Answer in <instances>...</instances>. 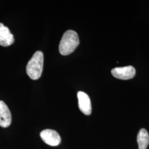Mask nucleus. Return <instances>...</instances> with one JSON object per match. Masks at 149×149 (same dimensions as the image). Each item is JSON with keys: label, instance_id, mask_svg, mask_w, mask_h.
Instances as JSON below:
<instances>
[{"label": "nucleus", "instance_id": "0eeeda50", "mask_svg": "<svg viewBox=\"0 0 149 149\" xmlns=\"http://www.w3.org/2000/svg\"><path fill=\"white\" fill-rule=\"evenodd\" d=\"M15 39L9 28L0 23V45L8 47L14 43Z\"/></svg>", "mask_w": 149, "mask_h": 149}, {"label": "nucleus", "instance_id": "f03ea898", "mask_svg": "<svg viewBox=\"0 0 149 149\" xmlns=\"http://www.w3.org/2000/svg\"><path fill=\"white\" fill-rule=\"evenodd\" d=\"M44 55L41 51H37L33 54L28 61L26 67L27 74L32 80L39 79L43 72Z\"/></svg>", "mask_w": 149, "mask_h": 149}, {"label": "nucleus", "instance_id": "20e7f679", "mask_svg": "<svg viewBox=\"0 0 149 149\" xmlns=\"http://www.w3.org/2000/svg\"><path fill=\"white\" fill-rule=\"evenodd\" d=\"M112 75L118 79L129 80L133 78L135 75L136 71L132 66L116 68L112 70Z\"/></svg>", "mask_w": 149, "mask_h": 149}, {"label": "nucleus", "instance_id": "7ed1b4c3", "mask_svg": "<svg viewBox=\"0 0 149 149\" xmlns=\"http://www.w3.org/2000/svg\"><path fill=\"white\" fill-rule=\"evenodd\" d=\"M40 135L43 141L50 146H56L61 143V137L59 133L52 129H45L41 132Z\"/></svg>", "mask_w": 149, "mask_h": 149}, {"label": "nucleus", "instance_id": "423d86ee", "mask_svg": "<svg viewBox=\"0 0 149 149\" xmlns=\"http://www.w3.org/2000/svg\"><path fill=\"white\" fill-rule=\"evenodd\" d=\"M11 121L12 116L8 107L4 102L0 101V126L7 128L11 125Z\"/></svg>", "mask_w": 149, "mask_h": 149}, {"label": "nucleus", "instance_id": "39448f33", "mask_svg": "<svg viewBox=\"0 0 149 149\" xmlns=\"http://www.w3.org/2000/svg\"><path fill=\"white\" fill-rule=\"evenodd\" d=\"M77 98L80 111L86 116L90 115L92 112V106L89 96L85 92L79 91L77 93Z\"/></svg>", "mask_w": 149, "mask_h": 149}, {"label": "nucleus", "instance_id": "6e6552de", "mask_svg": "<svg viewBox=\"0 0 149 149\" xmlns=\"http://www.w3.org/2000/svg\"><path fill=\"white\" fill-rule=\"evenodd\" d=\"M139 149H146L149 144V135L145 129H141L137 136Z\"/></svg>", "mask_w": 149, "mask_h": 149}, {"label": "nucleus", "instance_id": "f257e3e1", "mask_svg": "<svg viewBox=\"0 0 149 149\" xmlns=\"http://www.w3.org/2000/svg\"><path fill=\"white\" fill-rule=\"evenodd\" d=\"M80 40L77 33L74 31L69 30L64 33L59 44V52L63 55L72 53L77 47Z\"/></svg>", "mask_w": 149, "mask_h": 149}]
</instances>
